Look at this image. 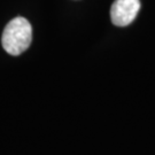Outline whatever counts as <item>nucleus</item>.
I'll return each mask as SVG.
<instances>
[{
	"label": "nucleus",
	"instance_id": "1",
	"mask_svg": "<svg viewBox=\"0 0 155 155\" xmlns=\"http://www.w3.org/2000/svg\"><path fill=\"white\" fill-rule=\"evenodd\" d=\"M32 41V27L27 18L17 16L5 27L2 32L1 44L4 50L11 54L21 55L29 48Z\"/></svg>",
	"mask_w": 155,
	"mask_h": 155
},
{
	"label": "nucleus",
	"instance_id": "2",
	"mask_svg": "<svg viewBox=\"0 0 155 155\" xmlns=\"http://www.w3.org/2000/svg\"><path fill=\"white\" fill-rule=\"evenodd\" d=\"M139 9V0H115L110 8L111 22L117 27H127L134 21Z\"/></svg>",
	"mask_w": 155,
	"mask_h": 155
}]
</instances>
